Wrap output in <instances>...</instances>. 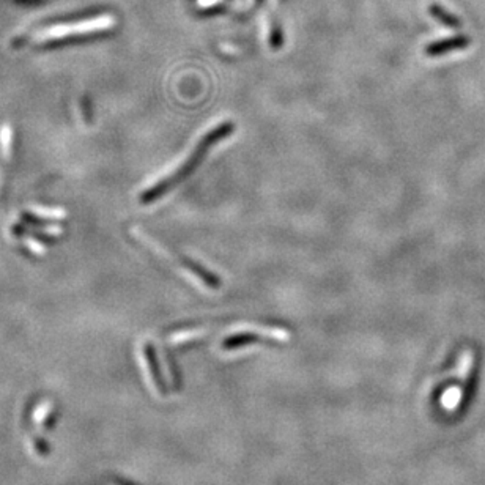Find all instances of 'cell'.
Segmentation results:
<instances>
[{
	"mask_svg": "<svg viewBox=\"0 0 485 485\" xmlns=\"http://www.w3.org/2000/svg\"><path fill=\"white\" fill-rule=\"evenodd\" d=\"M142 363L145 366V373H147V381L148 385L152 386V390L159 394V396H163V387H161L159 383V378H158V371L157 367H154V361H153V352L150 347H144V350H142Z\"/></svg>",
	"mask_w": 485,
	"mask_h": 485,
	"instance_id": "obj_4",
	"label": "cell"
},
{
	"mask_svg": "<svg viewBox=\"0 0 485 485\" xmlns=\"http://www.w3.org/2000/svg\"><path fill=\"white\" fill-rule=\"evenodd\" d=\"M473 363H474V357H473V352H467L465 353V357L460 363V367H458V377H460L462 381H467L470 373H471V368H473Z\"/></svg>",
	"mask_w": 485,
	"mask_h": 485,
	"instance_id": "obj_8",
	"label": "cell"
},
{
	"mask_svg": "<svg viewBox=\"0 0 485 485\" xmlns=\"http://www.w3.org/2000/svg\"><path fill=\"white\" fill-rule=\"evenodd\" d=\"M115 24V18L111 15H102L93 19H84V21L77 22H68V24H57L51 25V27L41 30L36 35V41L46 43V41H55L62 40L71 35H87L95 34V32H102L107 29H112Z\"/></svg>",
	"mask_w": 485,
	"mask_h": 485,
	"instance_id": "obj_2",
	"label": "cell"
},
{
	"mask_svg": "<svg viewBox=\"0 0 485 485\" xmlns=\"http://www.w3.org/2000/svg\"><path fill=\"white\" fill-rule=\"evenodd\" d=\"M468 46H470V38L465 35H458V36L446 38V40L429 44V46L425 48V54L429 57H438V55L448 54L451 53V51L465 49Z\"/></svg>",
	"mask_w": 485,
	"mask_h": 485,
	"instance_id": "obj_3",
	"label": "cell"
},
{
	"mask_svg": "<svg viewBox=\"0 0 485 485\" xmlns=\"http://www.w3.org/2000/svg\"><path fill=\"white\" fill-rule=\"evenodd\" d=\"M430 13H432V16H435L439 22L446 25V27H449V29H460L462 27L460 19L456 18L454 15H451L449 11H446L444 8H441V6H438V5L430 6Z\"/></svg>",
	"mask_w": 485,
	"mask_h": 485,
	"instance_id": "obj_6",
	"label": "cell"
},
{
	"mask_svg": "<svg viewBox=\"0 0 485 485\" xmlns=\"http://www.w3.org/2000/svg\"><path fill=\"white\" fill-rule=\"evenodd\" d=\"M234 131H235V125L232 121L219 123L218 126L213 128L211 131L206 133L204 138L199 140L197 147L194 148L192 153L190 154V158H187L175 172H172L171 175L164 177L163 180H161V182H158L157 185H153L152 187H148V190L142 194L140 202L142 204H150V202H153V200L163 197L164 194L173 190V187H175L177 185L185 182V180L190 177L191 173L200 166V163H202L204 158L206 157V154H208L211 148L215 147L216 144H219V142L227 138V135H230Z\"/></svg>",
	"mask_w": 485,
	"mask_h": 485,
	"instance_id": "obj_1",
	"label": "cell"
},
{
	"mask_svg": "<svg viewBox=\"0 0 485 485\" xmlns=\"http://www.w3.org/2000/svg\"><path fill=\"white\" fill-rule=\"evenodd\" d=\"M185 267L191 271L192 274H196L200 281H202L205 286H208L210 288H219L221 287V279L215 274L211 273L210 270H206L202 265L191 260V258H185Z\"/></svg>",
	"mask_w": 485,
	"mask_h": 485,
	"instance_id": "obj_5",
	"label": "cell"
},
{
	"mask_svg": "<svg viewBox=\"0 0 485 485\" xmlns=\"http://www.w3.org/2000/svg\"><path fill=\"white\" fill-rule=\"evenodd\" d=\"M462 396H463V392H462L460 387H457V386L449 387V390L446 391L441 397L443 408L449 410V411H454L458 406V404H460Z\"/></svg>",
	"mask_w": 485,
	"mask_h": 485,
	"instance_id": "obj_7",
	"label": "cell"
}]
</instances>
